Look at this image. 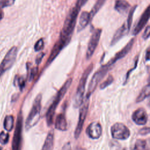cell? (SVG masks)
Returning a JSON list of instances; mask_svg holds the SVG:
<instances>
[{"label": "cell", "instance_id": "obj_10", "mask_svg": "<svg viewBox=\"0 0 150 150\" xmlns=\"http://www.w3.org/2000/svg\"><path fill=\"white\" fill-rule=\"evenodd\" d=\"M102 32V29L100 28L95 29L93 30L90 39L89 40L87 51H86V58L89 59L91 57L93 53H94L97 45L98 44L99 40L100 39L101 35Z\"/></svg>", "mask_w": 150, "mask_h": 150}, {"label": "cell", "instance_id": "obj_20", "mask_svg": "<svg viewBox=\"0 0 150 150\" xmlns=\"http://www.w3.org/2000/svg\"><path fill=\"white\" fill-rule=\"evenodd\" d=\"M54 145V133L53 131H50L44 142L43 145L41 150H53Z\"/></svg>", "mask_w": 150, "mask_h": 150}, {"label": "cell", "instance_id": "obj_15", "mask_svg": "<svg viewBox=\"0 0 150 150\" xmlns=\"http://www.w3.org/2000/svg\"><path fill=\"white\" fill-rule=\"evenodd\" d=\"M87 135L91 139L99 138L102 134V127L97 122H91L86 129Z\"/></svg>", "mask_w": 150, "mask_h": 150}, {"label": "cell", "instance_id": "obj_4", "mask_svg": "<svg viewBox=\"0 0 150 150\" xmlns=\"http://www.w3.org/2000/svg\"><path fill=\"white\" fill-rule=\"evenodd\" d=\"M41 100L42 95L39 94L35 97L32 107L26 118L25 122V129L26 130H29L34 127L40 120V110L42 107Z\"/></svg>", "mask_w": 150, "mask_h": 150}, {"label": "cell", "instance_id": "obj_19", "mask_svg": "<svg viewBox=\"0 0 150 150\" xmlns=\"http://www.w3.org/2000/svg\"><path fill=\"white\" fill-rule=\"evenodd\" d=\"M54 127L56 129L64 131L67 129V122L66 117L63 114H59L56 118Z\"/></svg>", "mask_w": 150, "mask_h": 150}, {"label": "cell", "instance_id": "obj_17", "mask_svg": "<svg viewBox=\"0 0 150 150\" xmlns=\"http://www.w3.org/2000/svg\"><path fill=\"white\" fill-rule=\"evenodd\" d=\"M91 21L90 13L87 11H83L81 13L79 18V25L77 26V32L83 30Z\"/></svg>", "mask_w": 150, "mask_h": 150}, {"label": "cell", "instance_id": "obj_35", "mask_svg": "<svg viewBox=\"0 0 150 150\" xmlns=\"http://www.w3.org/2000/svg\"><path fill=\"white\" fill-rule=\"evenodd\" d=\"M141 135H147L149 133V127H145L141 129L139 131Z\"/></svg>", "mask_w": 150, "mask_h": 150}, {"label": "cell", "instance_id": "obj_32", "mask_svg": "<svg viewBox=\"0 0 150 150\" xmlns=\"http://www.w3.org/2000/svg\"><path fill=\"white\" fill-rule=\"evenodd\" d=\"M150 28L149 26H147L142 34V37L144 40H146L149 38V33H150V28Z\"/></svg>", "mask_w": 150, "mask_h": 150}, {"label": "cell", "instance_id": "obj_31", "mask_svg": "<svg viewBox=\"0 0 150 150\" xmlns=\"http://www.w3.org/2000/svg\"><path fill=\"white\" fill-rule=\"evenodd\" d=\"M38 71V67H33L30 70V71L29 73V81H31L32 79H33L35 76L36 75Z\"/></svg>", "mask_w": 150, "mask_h": 150}, {"label": "cell", "instance_id": "obj_24", "mask_svg": "<svg viewBox=\"0 0 150 150\" xmlns=\"http://www.w3.org/2000/svg\"><path fill=\"white\" fill-rule=\"evenodd\" d=\"M135 150H148L146 141L144 139H138L135 144Z\"/></svg>", "mask_w": 150, "mask_h": 150}, {"label": "cell", "instance_id": "obj_37", "mask_svg": "<svg viewBox=\"0 0 150 150\" xmlns=\"http://www.w3.org/2000/svg\"><path fill=\"white\" fill-rule=\"evenodd\" d=\"M149 47H148L146 51V54H145V60L148 61L149 60Z\"/></svg>", "mask_w": 150, "mask_h": 150}, {"label": "cell", "instance_id": "obj_1", "mask_svg": "<svg viewBox=\"0 0 150 150\" xmlns=\"http://www.w3.org/2000/svg\"><path fill=\"white\" fill-rule=\"evenodd\" d=\"M80 9L75 5L69 11L65 19L59 39L66 42L67 44L69 43L71 40Z\"/></svg>", "mask_w": 150, "mask_h": 150}, {"label": "cell", "instance_id": "obj_38", "mask_svg": "<svg viewBox=\"0 0 150 150\" xmlns=\"http://www.w3.org/2000/svg\"><path fill=\"white\" fill-rule=\"evenodd\" d=\"M4 16V13L2 9H0V21L3 19Z\"/></svg>", "mask_w": 150, "mask_h": 150}, {"label": "cell", "instance_id": "obj_29", "mask_svg": "<svg viewBox=\"0 0 150 150\" xmlns=\"http://www.w3.org/2000/svg\"><path fill=\"white\" fill-rule=\"evenodd\" d=\"M44 47V41L42 38H40L35 44L34 49L36 52L42 50Z\"/></svg>", "mask_w": 150, "mask_h": 150}, {"label": "cell", "instance_id": "obj_39", "mask_svg": "<svg viewBox=\"0 0 150 150\" xmlns=\"http://www.w3.org/2000/svg\"><path fill=\"white\" fill-rule=\"evenodd\" d=\"M0 150H2V148L0 146Z\"/></svg>", "mask_w": 150, "mask_h": 150}, {"label": "cell", "instance_id": "obj_2", "mask_svg": "<svg viewBox=\"0 0 150 150\" xmlns=\"http://www.w3.org/2000/svg\"><path fill=\"white\" fill-rule=\"evenodd\" d=\"M71 83H72L71 78L68 79L65 81V83L62 86L60 89L58 91L53 101V103H52L50 106L49 107L47 111V112L46 114V122L48 126H50L51 125H52V123L53 121V117L55 114V110L57 107L59 103L63 98L64 94L66 93L69 87L71 84Z\"/></svg>", "mask_w": 150, "mask_h": 150}, {"label": "cell", "instance_id": "obj_36", "mask_svg": "<svg viewBox=\"0 0 150 150\" xmlns=\"http://www.w3.org/2000/svg\"><path fill=\"white\" fill-rule=\"evenodd\" d=\"M62 150H71V144L70 142H67L62 147Z\"/></svg>", "mask_w": 150, "mask_h": 150}, {"label": "cell", "instance_id": "obj_7", "mask_svg": "<svg viewBox=\"0 0 150 150\" xmlns=\"http://www.w3.org/2000/svg\"><path fill=\"white\" fill-rule=\"evenodd\" d=\"M23 125V117L22 112L18 114L14 135L12 140V150H21L22 142V131Z\"/></svg>", "mask_w": 150, "mask_h": 150}, {"label": "cell", "instance_id": "obj_9", "mask_svg": "<svg viewBox=\"0 0 150 150\" xmlns=\"http://www.w3.org/2000/svg\"><path fill=\"white\" fill-rule=\"evenodd\" d=\"M111 134L113 138L125 140L130 136V131L128 127L121 122L115 123L111 127Z\"/></svg>", "mask_w": 150, "mask_h": 150}, {"label": "cell", "instance_id": "obj_16", "mask_svg": "<svg viewBox=\"0 0 150 150\" xmlns=\"http://www.w3.org/2000/svg\"><path fill=\"white\" fill-rule=\"evenodd\" d=\"M130 29L128 28L126 23H124L115 32L114 35L112 36V40L110 43V46L115 45L120 40H121L124 36L128 34Z\"/></svg>", "mask_w": 150, "mask_h": 150}, {"label": "cell", "instance_id": "obj_28", "mask_svg": "<svg viewBox=\"0 0 150 150\" xmlns=\"http://www.w3.org/2000/svg\"><path fill=\"white\" fill-rule=\"evenodd\" d=\"M15 2V0H0V9L12 6L14 4Z\"/></svg>", "mask_w": 150, "mask_h": 150}, {"label": "cell", "instance_id": "obj_3", "mask_svg": "<svg viewBox=\"0 0 150 150\" xmlns=\"http://www.w3.org/2000/svg\"><path fill=\"white\" fill-rule=\"evenodd\" d=\"M93 68V64H90L84 70L81 77L79 81L76 92L73 99V105L74 107L78 108L81 106L84 101V94L85 91V87L87 83L88 77L91 72Z\"/></svg>", "mask_w": 150, "mask_h": 150}, {"label": "cell", "instance_id": "obj_27", "mask_svg": "<svg viewBox=\"0 0 150 150\" xmlns=\"http://www.w3.org/2000/svg\"><path fill=\"white\" fill-rule=\"evenodd\" d=\"M114 79L111 75H110L105 80H104L100 86V89H104L108 86H110L113 81Z\"/></svg>", "mask_w": 150, "mask_h": 150}, {"label": "cell", "instance_id": "obj_34", "mask_svg": "<svg viewBox=\"0 0 150 150\" xmlns=\"http://www.w3.org/2000/svg\"><path fill=\"white\" fill-rule=\"evenodd\" d=\"M87 1L88 0H77L76 5L79 7L80 8H81L82 6H84V5H85V4L87 2Z\"/></svg>", "mask_w": 150, "mask_h": 150}, {"label": "cell", "instance_id": "obj_14", "mask_svg": "<svg viewBox=\"0 0 150 150\" xmlns=\"http://www.w3.org/2000/svg\"><path fill=\"white\" fill-rule=\"evenodd\" d=\"M148 114L146 110L143 108H139L135 111L132 115L133 121L137 125H145L148 121Z\"/></svg>", "mask_w": 150, "mask_h": 150}, {"label": "cell", "instance_id": "obj_8", "mask_svg": "<svg viewBox=\"0 0 150 150\" xmlns=\"http://www.w3.org/2000/svg\"><path fill=\"white\" fill-rule=\"evenodd\" d=\"M88 106H89V98H86L84 101H83V103L81 105V108L79 111V120L77 124V126L76 127V129L74 131V138L76 139H77L79 138V137L80 135V134L82 131L83 124L87 117Z\"/></svg>", "mask_w": 150, "mask_h": 150}, {"label": "cell", "instance_id": "obj_5", "mask_svg": "<svg viewBox=\"0 0 150 150\" xmlns=\"http://www.w3.org/2000/svg\"><path fill=\"white\" fill-rule=\"evenodd\" d=\"M110 67L107 66L106 64L103 65L93 76L87 90V93L86 98H89L90 96L96 90L98 83L103 79V78L106 75L107 73L109 70Z\"/></svg>", "mask_w": 150, "mask_h": 150}, {"label": "cell", "instance_id": "obj_21", "mask_svg": "<svg viewBox=\"0 0 150 150\" xmlns=\"http://www.w3.org/2000/svg\"><path fill=\"white\" fill-rule=\"evenodd\" d=\"M107 0H97L94 5L92 8L91 11L89 12L91 20L93 19L94 16L97 14V13L100 11V9L104 5Z\"/></svg>", "mask_w": 150, "mask_h": 150}, {"label": "cell", "instance_id": "obj_11", "mask_svg": "<svg viewBox=\"0 0 150 150\" xmlns=\"http://www.w3.org/2000/svg\"><path fill=\"white\" fill-rule=\"evenodd\" d=\"M134 42H135V39L134 38L131 39L128 42V43L120 51H119L118 53H117L115 54V55L105 64L107 66H108V67H111V66H112L118 60H119L120 59L125 57L129 53L130 50L132 49V47L134 45Z\"/></svg>", "mask_w": 150, "mask_h": 150}, {"label": "cell", "instance_id": "obj_23", "mask_svg": "<svg viewBox=\"0 0 150 150\" xmlns=\"http://www.w3.org/2000/svg\"><path fill=\"white\" fill-rule=\"evenodd\" d=\"M14 118L12 115H9L6 116L4 121V127L7 131H11L13 127Z\"/></svg>", "mask_w": 150, "mask_h": 150}, {"label": "cell", "instance_id": "obj_22", "mask_svg": "<svg viewBox=\"0 0 150 150\" xmlns=\"http://www.w3.org/2000/svg\"><path fill=\"white\" fill-rule=\"evenodd\" d=\"M149 94V85L148 84L145 87L142 88L141 91H140L139 95L138 96L136 101L137 103H139L142 101L145 98L148 97Z\"/></svg>", "mask_w": 150, "mask_h": 150}, {"label": "cell", "instance_id": "obj_18", "mask_svg": "<svg viewBox=\"0 0 150 150\" xmlns=\"http://www.w3.org/2000/svg\"><path fill=\"white\" fill-rule=\"evenodd\" d=\"M130 4L125 0H115L114 9L119 13L124 15L130 8Z\"/></svg>", "mask_w": 150, "mask_h": 150}, {"label": "cell", "instance_id": "obj_25", "mask_svg": "<svg viewBox=\"0 0 150 150\" xmlns=\"http://www.w3.org/2000/svg\"><path fill=\"white\" fill-rule=\"evenodd\" d=\"M13 83L15 86L19 88L20 90H22L25 86V80L23 77L16 75L15 77Z\"/></svg>", "mask_w": 150, "mask_h": 150}, {"label": "cell", "instance_id": "obj_13", "mask_svg": "<svg viewBox=\"0 0 150 150\" xmlns=\"http://www.w3.org/2000/svg\"><path fill=\"white\" fill-rule=\"evenodd\" d=\"M68 44L66 43L65 42L62 40L61 39H59L55 43L54 45L53 46L50 54L48 57V59L46 63V66H49L58 56L60 52Z\"/></svg>", "mask_w": 150, "mask_h": 150}, {"label": "cell", "instance_id": "obj_6", "mask_svg": "<svg viewBox=\"0 0 150 150\" xmlns=\"http://www.w3.org/2000/svg\"><path fill=\"white\" fill-rule=\"evenodd\" d=\"M18 53V49L16 46L12 47L5 56L0 64V77L8 70L14 64Z\"/></svg>", "mask_w": 150, "mask_h": 150}, {"label": "cell", "instance_id": "obj_30", "mask_svg": "<svg viewBox=\"0 0 150 150\" xmlns=\"http://www.w3.org/2000/svg\"><path fill=\"white\" fill-rule=\"evenodd\" d=\"M9 135L8 134L5 133L4 131L1 132L0 133V143L3 145L6 144L9 141Z\"/></svg>", "mask_w": 150, "mask_h": 150}, {"label": "cell", "instance_id": "obj_33", "mask_svg": "<svg viewBox=\"0 0 150 150\" xmlns=\"http://www.w3.org/2000/svg\"><path fill=\"white\" fill-rule=\"evenodd\" d=\"M44 56H45V53H40L38 56H37V57H36V63L37 64H39L40 63V62H41V61H42V59H43V57H44Z\"/></svg>", "mask_w": 150, "mask_h": 150}, {"label": "cell", "instance_id": "obj_12", "mask_svg": "<svg viewBox=\"0 0 150 150\" xmlns=\"http://www.w3.org/2000/svg\"><path fill=\"white\" fill-rule=\"evenodd\" d=\"M149 5L147 6L146 9L144 11L143 13L142 14L140 19H139L138 22H137V25L134 27V28L132 30V35L134 36L137 35L144 28L148 21H149Z\"/></svg>", "mask_w": 150, "mask_h": 150}, {"label": "cell", "instance_id": "obj_26", "mask_svg": "<svg viewBox=\"0 0 150 150\" xmlns=\"http://www.w3.org/2000/svg\"><path fill=\"white\" fill-rule=\"evenodd\" d=\"M137 5H134V6H132L130 10H129V13H128V18H127V21L125 22L126 24L127 25L128 28L130 29H131V25H132V19H133V16H134V12L137 8Z\"/></svg>", "mask_w": 150, "mask_h": 150}]
</instances>
